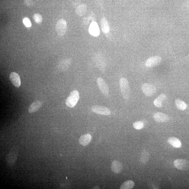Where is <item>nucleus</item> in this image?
Instances as JSON below:
<instances>
[{
    "instance_id": "8",
    "label": "nucleus",
    "mask_w": 189,
    "mask_h": 189,
    "mask_svg": "<svg viewBox=\"0 0 189 189\" xmlns=\"http://www.w3.org/2000/svg\"><path fill=\"white\" fill-rule=\"evenodd\" d=\"M162 61L161 57L159 56H155L149 57L146 60L145 65L147 67H152L158 65Z\"/></svg>"
},
{
    "instance_id": "25",
    "label": "nucleus",
    "mask_w": 189,
    "mask_h": 189,
    "mask_svg": "<svg viewBox=\"0 0 189 189\" xmlns=\"http://www.w3.org/2000/svg\"><path fill=\"white\" fill-rule=\"evenodd\" d=\"M24 2L25 5L29 7L32 6L33 4V0H24Z\"/></svg>"
},
{
    "instance_id": "14",
    "label": "nucleus",
    "mask_w": 189,
    "mask_h": 189,
    "mask_svg": "<svg viewBox=\"0 0 189 189\" xmlns=\"http://www.w3.org/2000/svg\"><path fill=\"white\" fill-rule=\"evenodd\" d=\"M89 33L94 36H98L99 34V26L95 22H93L90 26L89 28Z\"/></svg>"
},
{
    "instance_id": "12",
    "label": "nucleus",
    "mask_w": 189,
    "mask_h": 189,
    "mask_svg": "<svg viewBox=\"0 0 189 189\" xmlns=\"http://www.w3.org/2000/svg\"><path fill=\"white\" fill-rule=\"evenodd\" d=\"M92 139L91 135L86 134L81 136L79 139V143L83 146H86L90 143Z\"/></svg>"
},
{
    "instance_id": "19",
    "label": "nucleus",
    "mask_w": 189,
    "mask_h": 189,
    "mask_svg": "<svg viewBox=\"0 0 189 189\" xmlns=\"http://www.w3.org/2000/svg\"><path fill=\"white\" fill-rule=\"evenodd\" d=\"M149 158H150V155L149 152L146 151H144L142 152L140 161L141 163L145 164L149 162Z\"/></svg>"
},
{
    "instance_id": "16",
    "label": "nucleus",
    "mask_w": 189,
    "mask_h": 189,
    "mask_svg": "<svg viewBox=\"0 0 189 189\" xmlns=\"http://www.w3.org/2000/svg\"><path fill=\"white\" fill-rule=\"evenodd\" d=\"M168 143L175 148H179L182 144L179 140L175 137H171L168 139Z\"/></svg>"
},
{
    "instance_id": "5",
    "label": "nucleus",
    "mask_w": 189,
    "mask_h": 189,
    "mask_svg": "<svg viewBox=\"0 0 189 189\" xmlns=\"http://www.w3.org/2000/svg\"><path fill=\"white\" fill-rule=\"evenodd\" d=\"M143 93L147 96H151L156 93V88L152 84L144 83L141 86Z\"/></svg>"
},
{
    "instance_id": "15",
    "label": "nucleus",
    "mask_w": 189,
    "mask_h": 189,
    "mask_svg": "<svg viewBox=\"0 0 189 189\" xmlns=\"http://www.w3.org/2000/svg\"><path fill=\"white\" fill-rule=\"evenodd\" d=\"M101 30L103 32L107 33L109 32L110 27L108 22L106 18H102L100 21Z\"/></svg>"
},
{
    "instance_id": "18",
    "label": "nucleus",
    "mask_w": 189,
    "mask_h": 189,
    "mask_svg": "<svg viewBox=\"0 0 189 189\" xmlns=\"http://www.w3.org/2000/svg\"><path fill=\"white\" fill-rule=\"evenodd\" d=\"M166 98V96L165 94H162L158 97L153 101L154 104L157 107H161L162 106V103Z\"/></svg>"
},
{
    "instance_id": "24",
    "label": "nucleus",
    "mask_w": 189,
    "mask_h": 189,
    "mask_svg": "<svg viewBox=\"0 0 189 189\" xmlns=\"http://www.w3.org/2000/svg\"><path fill=\"white\" fill-rule=\"evenodd\" d=\"M23 23L26 27H30L31 26L30 21L27 18H25L23 20Z\"/></svg>"
},
{
    "instance_id": "26",
    "label": "nucleus",
    "mask_w": 189,
    "mask_h": 189,
    "mask_svg": "<svg viewBox=\"0 0 189 189\" xmlns=\"http://www.w3.org/2000/svg\"><path fill=\"white\" fill-rule=\"evenodd\" d=\"M188 57H189V54H188Z\"/></svg>"
},
{
    "instance_id": "21",
    "label": "nucleus",
    "mask_w": 189,
    "mask_h": 189,
    "mask_svg": "<svg viewBox=\"0 0 189 189\" xmlns=\"http://www.w3.org/2000/svg\"><path fill=\"white\" fill-rule=\"evenodd\" d=\"M175 104L177 108L181 110H184L187 108V105L185 102L179 99L175 100Z\"/></svg>"
},
{
    "instance_id": "11",
    "label": "nucleus",
    "mask_w": 189,
    "mask_h": 189,
    "mask_svg": "<svg viewBox=\"0 0 189 189\" xmlns=\"http://www.w3.org/2000/svg\"><path fill=\"white\" fill-rule=\"evenodd\" d=\"M111 168L113 172L118 174L122 171L123 168V165L120 162L117 160H114L112 163Z\"/></svg>"
},
{
    "instance_id": "23",
    "label": "nucleus",
    "mask_w": 189,
    "mask_h": 189,
    "mask_svg": "<svg viewBox=\"0 0 189 189\" xmlns=\"http://www.w3.org/2000/svg\"><path fill=\"white\" fill-rule=\"evenodd\" d=\"M33 18L35 22L38 23V24H40L42 22V20H43V18H42V16L40 14H38L34 15Z\"/></svg>"
},
{
    "instance_id": "13",
    "label": "nucleus",
    "mask_w": 189,
    "mask_h": 189,
    "mask_svg": "<svg viewBox=\"0 0 189 189\" xmlns=\"http://www.w3.org/2000/svg\"><path fill=\"white\" fill-rule=\"evenodd\" d=\"M42 106V102L40 101H36L33 102L29 107L28 112L30 113L38 111Z\"/></svg>"
},
{
    "instance_id": "4",
    "label": "nucleus",
    "mask_w": 189,
    "mask_h": 189,
    "mask_svg": "<svg viewBox=\"0 0 189 189\" xmlns=\"http://www.w3.org/2000/svg\"><path fill=\"white\" fill-rule=\"evenodd\" d=\"M174 166L177 169L183 171L189 169V162L184 159H178L174 162Z\"/></svg>"
},
{
    "instance_id": "17",
    "label": "nucleus",
    "mask_w": 189,
    "mask_h": 189,
    "mask_svg": "<svg viewBox=\"0 0 189 189\" xmlns=\"http://www.w3.org/2000/svg\"><path fill=\"white\" fill-rule=\"evenodd\" d=\"M87 10V7L85 4H82L79 5L76 8L75 12L78 15L82 17L86 14Z\"/></svg>"
},
{
    "instance_id": "20",
    "label": "nucleus",
    "mask_w": 189,
    "mask_h": 189,
    "mask_svg": "<svg viewBox=\"0 0 189 189\" xmlns=\"http://www.w3.org/2000/svg\"><path fill=\"white\" fill-rule=\"evenodd\" d=\"M135 183L131 180H128L123 183L121 185L120 189H131L134 186Z\"/></svg>"
},
{
    "instance_id": "22",
    "label": "nucleus",
    "mask_w": 189,
    "mask_h": 189,
    "mask_svg": "<svg viewBox=\"0 0 189 189\" xmlns=\"http://www.w3.org/2000/svg\"><path fill=\"white\" fill-rule=\"evenodd\" d=\"M133 127L136 130H141L144 127V124L141 121H138L133 123Z\"/></svg>"
},
{
    "instance_id": "6",
    "label": "nucleus",
    "mask_w": 189,
    "mask_h": 189,
    "mask_svg": "<svg viewBox=\"0 0 189 189\" xmlns=\"http://www.w3.org/2000/svg\"><path fill=\"white\" fill-rule=\"evenodd\" d=\"M97 83L101 92L105 95H108L109 88L106 81L102 78H99L97 79Z\"/></svg>"
},
{
    "instance_id": "2",
    "label": "nucleus",
    "mask_w": 189,
    "mask_h": 189,
    "mask_svg": "<svg viewBox=\"0 0 189 189\" xmlns=\"http://www.w3.org/2000/svg\"><path fill=\"white\" fill-rule=\"evenodd\" d=\"M79 98L80 94L78 91L73 90L67 99L65 104L68 107H73L77 104Z\"/></svg>"
},
{
    "instance_id": "1",
    "label": "nucleus",
    "mask_w": 189,
    "mask_h": 189,
    "mask_svg": "<svg viewBox=\"0 0 189 189\" xmlns=\"http://www.w3.org/2000/svg\"><path fill=\"white\" fill-rule=\"evenodd\" d=\"M120 85L123 98L126 99H128L130 95V88L127 79L124 78H121L120 81Z\"/></svg>"
},
{
    "instance_id": "9",
    "label": "nucleus",
    "mask_w": 189,
    "mask_h": 189,
    "mask_svg": "<svg viewBox=\"0 0 189 189\" xmlns=\"http://www.w3.org/2000/svg\"><path fill=\"white\" fill-rule=\"evenodd\" d=\"M155 120L158 123H164L169 121V117L167 115L161 112H157L153 115Z\"/></svg>"
},
{
    "instance_id": "7",
    "label": "nucleus",
    "mask_w": 189,
    "mask_h": 189,
    "mask_svg": "<svg viewBox=\"0 0 189 189\" xmlns=\"http://www.w3.org/2000/svg\"><path fill=\"white\" fill-rule=\"evenodd\" d=\"M91 110L94 112L99 114L109 115L111 114V111L107 107L99 106H94L92 107Z\"/></svg>"
},
{
    "instance_id": "10",
    "label": "nucleus",
    "mask_w": 189,
    "mask_h": 189,
    "mask_svg": "<svg viewBox=\"0 0 189 189\" xmlns=\"http://www.w3.org/2000/svg\"><path fill=\"white\" fill-rule=\"evenodd\" d=\"M10 78L13 85L19 88L21 85V80L19 75L15 72H12L10 75Z\"/></svg>"
},
{
    "instance_id": "3",
    "label": "nucleus",
    "mask_w": 189,
    "mask_h": 189,
    "mask_svg": "<svg viewBox=\"0 0 189 189\" xmlns=\"http://www.w3.org/2000/svg\"><path fill=\"white\" fill-rule=\"evenodd\" d=\"M66 21L64 19H61L57 21L56 27V31L57 35L59 36H64L67 31Z\"/></svg>"
}]
</instances>
